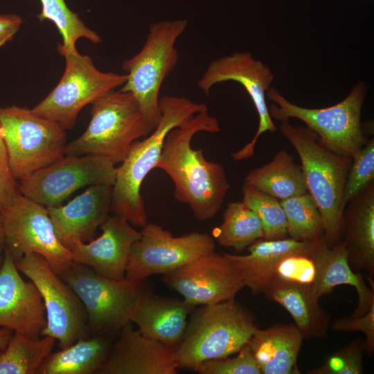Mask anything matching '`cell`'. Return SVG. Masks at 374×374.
<instances>
[{"instance_id": "1", "label": "cell", "mask_w": 374, "mask_h": 374, "mask_svg": "<svg viewBox=\"0 0 374 374\" xmlns=\"http://www.w3.org/2000/svg\"><path fill=\"white\" fill-rule=\"evenodd\" d=\"M217 119L205 105L166 135L155 168L163 170L175 185V199L188 204L195 218L205 221L220 209L230 184L223 167L206 159L203 150H195L191 141L202 132L216 133Z\"/></svg>"}, {"instance_id": "2", "label": "cell", "mask_w": 374, "mask_h": 374, "mask_svg": "<svg viewBox=\"0 0 374 374\" xmlns=\"http://www.w3.org/2000/svg\"><path fill=\"white\" fill-rule=\"evenodd\" d=\"M159 105L161 116L158 125L143 140L132 143L121 165L116 168L111 210L136 227L143 228L148 223L140 189L145 177L155 168L166 135L206 105L173 96L160 98Z\"/></svg>"}, {"instance_id": "3", "label": "cell", "mask_w": 374, "mask_h": 374, "mask_svg": "<svg viewBox=\"0 0 374 374\" xmlns=\"http://www.w3.org/2000/svg\"><path fill=\"white\" fill-rule=\"evenodd\" d=\"M280 131L300 158L308 192L323 218L326 242L330 247L342 238L343 193L352 158L324 147L308 127H295L286 120L280 121Z\"/></svg>"}, {"instance_id": "4", "label": "cell", "mask_w": 374, "mask_h": 374, "mask_svg": "<svg viewBox=\"0 0 374 374\" xmlns=\"http://www.w3.org/2000/svg\"><path fill=\"white\" fill-rule=\"evenodd\" d=\"M252 314L235 300L195 311L175 348L179 368L196 371L205 361L238 353L257 328Z\"/></svg>"}, {"instance_id": "5", "label": "cell", "mask_w": 374, "mask_h": 374, "mask_svg": "<svg viewBox=\"0 0 374 374\" xmlns=\"http://www.w3.org/2000/svg\"><path fill=\"white\" fill-rule=\"evenodd\" d=\"M91 104L87 128L66 144V156L95 154L121 163L132 143L154 129L130 92L112 90Z\"/></svg>"}, {"instance_id": "6", "label": "cell", "mask_w": 374, "mask_h": 374, "mask_svg": "<svg viewBox=\"0 0 374 374\" xmlns=\"http://www.w3.org/2000/svg\"><path fill=\"white\" fill-rule=\"evenodd\" d=\"M367 86L359 81L339 103L325 108H308L291 103L276 88L266 93L273 102L269 108L271 118L280 121L295 118L314 132L319 142L332 152L353 158L367 143L361 123V112Z\"/></svg>"}, {"instance_id": "7", "label": "cell", "mask_w": 374, "mask_h": 374, "mask_svg": "<svg viewBox=\"0 0 374 374\" xmlns=\"http://www.w3.org/2000/svg\"><path fill=\"white\" fill-rule=\"evenodd\" d=\"M186 27V19L151 24L140 51L123 63L127 80L120 91L134 96L154 128L161 116L160 89L163 82L177 64L175 44Z\"/></svg>"}, {"instance_id": "8", "label": "cell", "mask_w": 374, "mask_h": 374, "mask_svg": "<svg viewBox=\"0 0 374 374\" xmlns=\"http://www.w3.org/2000/svg\"><path fill=\"white\" fill-rule=\"evenodd\" d=\"M59 276L82 303L89 328L100 333L119 331L130 322L134 307L152 292L145 280L109 279L75 262Z\"/></svg>"}, {"instance_id": "9", "label": "cell", "mask_w": 374, "mask_h": 374, "mask_svg": "<svg viewBox=\"0 0 374 374\" xmlns=\"http://www.w3.org/2000/svg\"><path fill=\"white\" fill-rule=\"evenodd\" d=\"M0 123L12 175L21 179L65 156L66 130L27 107H0Z\"/></svg>"}, {"instance_id": "10", "label": "cell", "mask_w": 374, "mask_h": 374, "mask_svg": "<svg viewBox=\"0 0 374 374\" xmlns=\"http://www.w3.org/2000/svg\"><path fill=\"white\" fill-rule=\"evenodd\" d=\"M57 50L65 59L63 75L54 89L31 111L68 130L75 126L78 115L84 106L123 86L127 74L100 71L89 55L59 48Z\"/></svg>"}, {"instance_id": "11", "label": "cell", "mask_w": 374, "mask_h": 374, "mask_svg": "<svg viewBox=\"0 0 374 374\" xmlns=\"http://www.w3.org/2000/svg\"><path fill=\"white\" fill-rule=\"evenodd\" d=\"M15 263L19 271L35 285L42 296L46 326L41 335L55 338L60 349L80 338H86L89 326L82 303L46 260L39 254L30 253Z\"/></svg>"}, {"instance_id": "12", "label": "cell", "mask_w": 374, "mask_h": 374, "mask_svg": "<svg viewBox=\"0 0 374 374\" xmlns=\"http://www.w3.org/2000/svg\"><path fill=\"white\" fill-rule=\"evenodd\" d=\"M5 247L14 261L30 253L43 256L60 275L72 263L69 249L57 239L46 206L20 193L0 213Z\"/></svg>"}, {"instance_id": "13", "label": "cell", "mask_w": 374, "mask_h": 374, "mask_svg": "<svg viewBox=\"0 0 374 374\" xmlns=\"http://www.w3.org/2000/svg\"><path fill=\"white\" fill-rule=\"evenodd\" d=\"M115 177V164L104 157L65 155L21 179L19 192L45 206H57L82 187L113 186Z\"/></svg>"}, {"instance_id": "14", "label": "cell", "mask_w": 374, "mask_h": 374, "mask_svg": "<svg viewBox=\"0 0 374 374\" xmlns=\"http://www.w3.org/2000/svg\"><path fill=\"white\" fill-rule=\"evenodd\" d=\"M215 251L213 238L206 233L175 237L161 226L148 223L132 247L125 278L141 281L166 274Z\"/></svg>"}, {"instance_id": "15", "label": "cell", "mask_w": 374, "mask_h": 374, "mask_svg": "<svg viewBox=\"0 0 374 374\" xmlns=\"http://www.w3.org/2000/svg\"><path fill=\"white\" fill-rule=\"evenodd\" d=\"M273 80L271 70L263 62L254 58L250 52H236L211 62L197 82L198 88L206 94L217 83L237 82L244 88L255 106L258 115L257 131L250 142L231 154L235 161L252 157L260 135L276 130L266 103V93Z\"/></svg>"}, {"instance_id": "16", "label": "cell", "mask_w": 374, "mask_h": 374, "mask_svg": "<svg viewBox=\"0 0 374 374\" xmlns=\"http://www.w3.org/2000/svg\"><path fill=\"white\" fill-rule=\"evenodd\" d=\"M163 281L193 306L233 300L245 287L242 274L225 253L215 252L163 274Z\"/></svg>"}, {"instance_id": "17", "label": "cell", "mask_w": 374, "mask_h": 374, "mask_svg": "<svg viewBox=\"0 0 374 374\" xmlns=\"http://www.w3.org/2000/svg\"><path fill=\"white\" fill-rule=\"evenodd\" d=\"M97 374H176L175 350L127 323Z\"/></svg>"}, {"instance_id": "18", "label": "cell", "mask_w": 374, "mask_h": 374, "mask_svg": "<svg viewBox=\"0 0 374 374\" xmlns=\"http://www.w3.org/2000/svg\"><path fill=\"white\" fill-rule=\"evenodd\" d=\"M4 254L0 270V327L37 338L46 326L42 296L31 280H24L10 256Z\"/></svg>"}, {"instance_id": "19", "label": "cell", "mask_w": 374, "mask_h": 374, "mask_svg": "<svg viewBox=\"0 0 374 374\" xmlns=\"http://www.w3.org/2000/svg\"><path fill=\"white\" fill-rule=\"evenodd\" d=\"M101 235L87 242H77L70 249L73 262L87 266L101 276L125 278L133 244L140 238L124 218L113 214L100 225Z\"/></svg>"}, {"instance_id": "20", "label": "cell", "mask_w": 374, "mask_h": 374, "mask_svg": "<svg viewBox=\"0 0 374 374\" xmlns=\"http://www.w3.org/2000/svg\"><path fill=\"white\" fill-rule=\"evenodd\" d=\"M112 186H89L64 206H46L55 233L71 249L77 242L93 240L98 227L109 216Z\"/></svg>"}, {"instance_id": "21", "label": "cell", "mask_w": 374, "mask_h": 374, "mask_svg": "<svg viewBox=\"0 0 374 374\" xmlns=\"http://www.w3.org/2000/svg\"><path fill=\"white\" fill-rule=\"evenodd\" d=\"M195 306L175 298L146 295L133 309L130 321L144 336L175 350L187 326V317Z\"/></svg>"}, {"instance_id": "22", "label": "cell", "mask_w": 374, "mask_h": 374, "mask_svg": "<svg viewBox=\"0 0 374 374\" xmlns=\"http://www.w3.org/2000/svg\"><path fill=\"white\" fill-rule=\"evenodd\" d=\"M344 211L342 238L354 270L374 275V182L352 199Z\"/></svg>"}, {"instance_id": "23", "label": "cell", "mask_w": 374, "mask_h": 374, "mask_svg": "<svg viewBox=\"0 0 374 374\" xmlns=\"http://www.w3.org/2000/svg\"><path fill=\"white\" fill-rule=\"evenodd\" d=\"M318 274L310 289L317 300L332 292L338 285H348L355 288L358 296L357 306L350 317L362 316L374 306V287H369L362 274L350 267L347 252L342 240L328 246L325 240L316 249Z\"/></svg>"}, {"instance_id": "24", "label": "cell", "mask_w": 374, "mask_h": 374, "mask_svg": "<svg viewBox=\"0 0 374 374\" xmlns=\"http://www.w3.org/2000/svg\"><path fill=\"white\" fill-rule=\"evenodd\" d=\"M303 337L294 323L257 328L247 343L261 374H299L297 358Z\"/></svg>"}, {"instance_id": "25", "label": "cell", "mask_w": 374, "mask_h": 374, "mask_svg": "<svg viewBox=\"0 0 374 374\" xmlns=\"http://www.w3.org/2000/svg\"><path fill=\"white\" fill-rule=\"evenodd\" d=\"M318 240L298 241L288 237L278 240L262 238L247 247L249 254L225 255L242 274L245 287L249 288L252 294L258 295L263 294L276 265L283 258L310 249Z\"/></svg>"}, {"instance_id": "26", "label": "cell", "mask_w": 374, "mask_h": 374, "mask_svg": "<svg viewBox=\"0 0 374 374\" xmlns=\"http://www.w3.org/2000/svg\"><path fill=\"white\" fill-rule=\"evenodd\" d=\"M263 294L290 314L303 339L328 337L330 317L308 287L276 280L267 287Z\"/></svg>"}, {"instance_id": "27", "label": "cell", "mask_w": 374, "mask_h": 374, "mask_svg": "<svg viewBox=\"0 0 374 374\" xmlns=\"http://www.w3.org/2000/svg\"><path fill=\"white\" fill-rule=\"evenodd\" d=\"M244 181L279 200L309 193L301 166L285 150L269 163L249 171Z\"/></svg>"}, {"instance_id": "28", "label": "cell", "mask_w": 374, "mask_h": 374, "mask_svg": "<svg viewBox=\"0 0 374 374\" xmlns=\"http://www.w3.org/2000/svg\"><path fill=\"white\" fill-rule=\"evenodd\" d=\"M110 345L103 336L80 338L69 346L51 353L37 374H93L106 359Z\"/></svg>"}, {"instance_id": "29", "label": "cell", "mask_w": 374, "mask_h": 374, "mask_svg": "<svg viewBox=\"0 0 374 374\" xmlns=\"http://www.w3.org/2000/svg\"><path fill=\"white\" fill-rule=\"evenodd\" d=\"M55 342L51 336L32 338L14 332L6 348L0 350V374H37Z\"/></svg>"}, {"instance_id": "30", "label": "cell", "mask_w": 374, "mask_h": 374, "mask_svg": "<svg viewBox=\"0 0 374 374\" xmlns=\"http://www.w3.org/2000/svg\"><path fill=\"white\" fill-rule=\"evenodd\" d=\"M215 237L220 244L241 251L263 238L264 233L256 213L242 202H235L225 208L222 223L215 229Z\"/></svg>"}, {"instance_id": "31", "label": "cell", "mask_w": 374, "mask_h": 374, "mask_svg": "<svg viewBox=\"0 0 374 374\" xmlns=\"http://www.w3.org/2000/svg\"><path fill=\"white\" fill-rule=\"evenodd\" d=\"M280 202L287 220L288 238L298 241L324 238L323 218L310 193L280 200Z\"/></svg>"}, {"instance_id": "32", "label": "cell", "mask_w": 374, "mask_h": 374, "mask_svg": "<svg viewBox=\"0 0 374 374\" xmlns=\"http://www.w3.org/2000/svg\"><path fill=\"white\" fill-rule=\"evenodd\" d=\"M42 12L37 16L40 21L54 23L62 37V44L57 48L69 53L78 52L75 44L80 38H85L93 44L101 42L100 36L88 28L66 6L64 0H39Z\"/></svg>"}, {"instance_id": "33", "label": "cell", "mask_w": 374, "mask_h": 374, "mask_svg": "<svg viewBox=\"0 0 374 374\" xmlns=\"http://www.w3.org/2000/svg\"><path fill=\"white\" fill-rule=\"evenodd\" d=\"M242 202L259 217L265 240L287 238V224L280 200L244 181Z\"/></svg>"}, {"instance_id": "34", "label": "cell", "mask_w": 374, "mask_h": 374, "mask_svg": "<svg viewBox=\"0 0 374 374\" xmlns=\"http://www.w3.org/2000/svg\"><path fill=\"white\" fill-rule=\"evenodd\" d=\"M323 240L325 239L319 240L306 251L294 253L283 258L276 265L269 284L276 280L284 281L308 287L310 290L318 274L316 249Z\"/></svg>"}, {"instance_id": "35", "label": "cell", "mask_w": 374, "mask_h": 374, "mask_svg": "<svg viewBox=\"0 0 374 374\" xmlns=\"http://www.w3.org/2000/svg\"><path fill=\"white\" fill-rule=\"evenodd\" d=\"M372 182H374L373 139L368 140L352 158L343 193L344 206Z\"/></svg>"}, {"instance_id": "36", "label": "cell", "mask_w": 374, "mask_h": 374, "mask_svg": "<svg viewBox=\"0 0 374 374\" xmlns=\"http://www.w3.org/2000/svg\"><path fill=\"white\" fill-rule=\"evenodd\" d=\"M364 341L356 339L332 353L321 366L309 370L308 374H362Z\"/></svg>"}, {"instance_id": "37", "label": "cell", "mask_w": 374, "mask_h": 374, "mask_svg": "<svg viewBox=\"0 0 374 374\" xmlns=\"http://www.w3.org/2000/svg\"><path fill=\"white\" fill-rule=\"evenodd\" d=\"M196 371L202 374H261L246 345L236 356L205 361Z\"/></svg>"}, {"instance_id": "38", "label": "cell", "mask_w": 374, "mask_h": 374, "mask_svg": "<svg viewBox=\"0 0 374 374\" xmlns=\"http://www.w3.org/2000/svg\"><path fill=\"white\" fill-rule=\"evenodd\" d=\"M332 329L336 331H360L365 335L364 341L365 353L368 356L374 353V306L359 317H344L334 321Z\"/></svg>"}, {"instance_id": "39", "label": "cell", "mask_w": 374, "mask_h": 374, "mask_svg": "<svg viewBox=\"0 0 374 374\" xmlns=\"http://www.w3.org/2000/svg\"><path fill=\"white\" fill-rule=\"evenodd\" d=\"M11 171L3 130L0 123V213L10 206L19 192V184Z\"/></svg>"}, {"instance_id": "40", "label": "cell", "mask_w": 374, "mask_h": 374, "mask_svg": "<svg viewBox=\"0 0 374 374\" xmlns=\"http://www.w3.org/2000/svg\"><path fill=\"white\" fill-rule=\"evenodd\" d=\"M22 21V19L15 14L0 15V47L13 39Z\"/></svg>"}, {"instance_id": "41", "label": "cell", "mask_w": 374, "mask_h": 374, "mask_svg": "<svg viewBox=\"0 0 374 374\" xmlns=\"http://www.w3.org/2000/svg\"><path fill=\"white\" fill-rule=\"evenodd\" d=\"M14 332L10 328L0 327V350L8 346Z\"/></svg>"}, {"instance_id": "42", "label": "cell", "mask_w": 374, "mask_h": 374, "mask_svg": "<svg viewBox=\"0 0 374 374\" xmlns=\"http://www.w3.org/2000/svg\"><path fill=\"white\" fill-rule=\"evenodd\" d=\"M4 247H5V242H4L3 227L1 215L0 213V251H3Z\"/></svg>"}, {"instance_id": "43", "label": "cell", "mask_w": 374, "mask_h": 374, "mask_svg": "<svg viewBox=\"0 0 374 374\" xmlns=\"http://www.w3.org/2000/svg\"><path fill=\"white\" fill-rule=\"evenodd\" d=\"M4 257H5L4 251H0V270L3 263Z\"/></svg>"}]
</instances>
